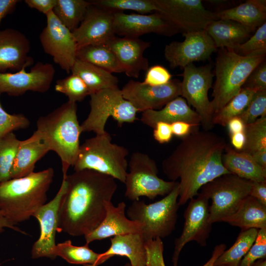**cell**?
I'll list each match as a JSON object with an SVG mask.
<instances>
[{
	"label": "cell",
	"instance_id": "obj_9",
	"mask_svg": "<svg viewBox=\"0 0 266 266\" xmlns=\"http://www.w3.org/2000/svg\"><path fill=\"white\" fill-rule=\"evenodd\" d=\"M124 184L125 196L132 201L140 197L153 200L159 196L168 194L178 184V181H165L159 177L158 168L155 161L148 154L134 152L131 156Z\"/></svg>",
	"mask_w": 266,
	"mask_h": 266
},
{
	"label": "cell",
	"instance_id": "obj_18",
	"mask_svg": "<svg viewBox=\"0 0 266 266\" xmlns=\"http://www.w3.org/2000/svg\"><path fill=\"white\" fill-rule=\"evenodd\" d=\"M26 68L14 73H0V94L17 97L29 91L43 93L49 89L55 73L52 64L39 62L30 71Z\"/></svg>",
	"mask_w": 266,
	"mask_h": 266
},
{
	"label": "cell",
	"instance_id": "obj_26",
	"mask_svg": "<svg viewBox=\"0 0 266 266\" xmlns=\"http://www.w3.org/2000/svg\"><path fill=\"white\" fill-rule=\"evenodd\" d=\"M49 151L36 131L29 138L20 140L10 171L11 178L23 177L34 172L36 163Z\"/></svg>",
	"mask_w": 266,
	"mask_h": 266
},
{
	"label": "cell",
	"instance_id": "obj_52",
	"mask_svg": "<svg viewBox=\"0 0 266 266\" xmlns=\"http://www.w3.org/2000/svg\"><path fill=\"white\" fill-rule=\"evenodd\" d=\"M18 0H0V25L2 20L15 10Z\"/></svg>",
	"mask_w": 266,
	"mask_h": 266
},
{
	"label": "cell",
	"instance_id": "obj_43",
	"mask_svg": "<svg viewBox=\"0 0 266 266\" xmlns=\"http://www.w3.org/2000/svg\"><path fill=\"white\" fill-rule=\"evenodd\" d=\"M266 116V91H256L244 111L238 117L246 125Z\"/></svg>",
	"mask_w": 266,
	"mask_h": 266
},
{
	"label": "cell",
	"instance_id": "obj_28",
	"mask_svg": "<svg viewBox=\"0 0 266 266\" xmlns=\"http://www.w3.org/2000/svg\"><path fill=\"white\" fill-rule=\"evenodd\" d=\"M218 19L236 21L251 33L266 22V1L247 0L232 8L216 12Z\"/></svg>",
	"mask_w": 266,
	"mask_h": 266
},
{
	"label": "cell",
	"instance_id": "obj_44",
	"mask_svg": "<svg viewBox=\"0 0 266 266\" xmlns=\"http://www.w3.org/2000/svg\"><path fill=\"white\" fill-rule=\"evenodd\" d=\"M266 259V229L258 230L256 239L239 266H252L257 260Z\"/></svg>",
	"mask_w": 266,
	"mask_h": 266
},
{
	"label": "cell",
	"instance_id": "obj_13",
	"mask_svg": "<svg viewBox=\"0 0 266 266\" xmlns=\"http://www.w3.org/2000/svg\"><path fill=\"white\" fill-rule=\"evenodd\" d=\"M46 26L39 35L44 51L67 73L76 60L77 47L72 32L58 19L53 11L46 15Z\"/></svg>",
	"mask_w": 266,
	"mask_h": 266
},
{
	"label": "cell",
	"instance_id": "obj_51",
	"mask_svg": "<svg viewBox=\"0 0 266 266\" xmlns=\"http://www.w3.org/2000/svg\"><path fill=\"white\" fill-rule=\"evenodd\" d=\"M170 125L173 135L181 138L188 135L194 128H197L184 121L175 122Z\"/></svg>",
	"mask_w": 266,
	"mask_h": 266
},
{
	"label": "cell",
	"instance_id": "obj_1",
	"mask_svg": "<svg viewBox=\"0 0 266 266\" xmlns=\"http://www.w3.org/2000/svg\"><path fill=\"white\" fill-rule=\"evenodd\" d=\"M227 145L225 139L219 135L194 128L163 161L162 170L167 178L172 181L179 180V206L198 196L206 183L230 173L222 161Z\"/></svg>",
	"mask_w": 266,
	"mask_h": 266
},
{
	"label": "cell",
	"instance_id": "obj_58",
	"mask_svg": "<svg viewBox=\"0 0 266 266\" xmlns=\"http://www.w3.org/2000/svg\"><path fill=\"white\" fill-rule=\"evenodd\" d=\"M252 266H266V259L258 260Z\"/></svg>",
	"mask_w": 266,
	"mask_h": 266
},
{
	"label": "cell",
	"instance_id": "obj_2",
	"mask_svg": "<svg viewBox=\"0 0 266 266\" xmlns=\"http://www.w3.org/2000/svg\"><path fill=\"white\" fill-rule=\"evenodd\" d=\"M63 178L67 188L60 205L57 232L85 236L104 218V202L111 201L117 189L115 179L90 169L75 171Z\"/></svg>",
	"mask_w": 266,
	"mask_h": 266
},
{
	"label": "cell",
	"instance_id": "obj_3",
	"mask_svg": "<svg viewBox=\"0 0 266 266\" xmlns=\"http://www.w3.org/2000/svg\"><path fill=\"white\" fill-rule=\"evenodd\" d=\"M54 171L48 167L0 183V211L12 224L29 220L47 200Z\"/></svg>",
	"mask_w": 266,
	"mask_h": 266
},
{
	"label": "cell",
	"instance_id": "obj_53",
	"mask_svg": "<svg viewBox=\"0 0 266 266\" xmlns=\"http://www.w3.org/2000/svg\"><path fill=\"white\" fill-rule=\"evenodd\" d=\"M227 127L229 133L230 135L244 131L245 124L241 119L237 116L233 117L228 122Z\"/></svg>",
	"mask_w": 266,
	"mask_h": 266
},
{
	"label": "cell",
	"instance_id": "obj_38",
	"mask_svg": "<svg viewBox=\"0 0 266 266\" xmlns=\"http://www.w3.org/2000/svg\"><path fill=\"white\" fill-rule=\"evenodd\" d=\"M244 133L245 143L241 151L251 155L257 151L266 150V116L245 125Z\"/></svg>",
	"mask_w": 266,
	"mask_h": 266
},
{
	"label": "cell",
	"instance_id": "obj_35",
	"mask_svg": "<svg viewBox=\"0 0 266 266\" xmlns=\"http://www.w3.org/2000/svg\"><path fill=\"white\" fill-rule=\"evenodd\" d=\"M90 1L84 0H57L52 11L61 23L72 32L83 19Z\"/></svg>",
	"mask_w": 266,
	"mask_h": 266
},
{
	"label": "cell",
	"instance_id": "obj_17",
	"mask_svg": "<svg viewBox=\"0 0 266 266\" xmlns=\"http://www.w3.org/2000/svg\"><path fill=\"white\" fill-rule=\"evenodd\" d=\"M67 188V182L63 178L60 188L55 197L41 206L33 215V217L39 223L40 235L32 246L33 259L47 257L54 260L57 257L55 236L58 225L59 210Z\"/></svg>",
	"mask_w": 266,
	"mask_h": 266
},
{
	"label": "cell",
	"instance_id": "obj_48",
	"mask_svg": "<svg viewBox=\"0 0 266 266\" xmlns=\"http://www.w3.org/2000/svg\"><path fill=\"white\" fill-rule=\"evenodd\" d=\"M153 134L155 140L159 143H168L173 136L171 125L163 122L157 123L153 129Z\"/></svg>",
	"mask_w": 266,
	"mask_h": 266
},
{
	"label": "cell",
	"instance_id": "obj_59",
	"mask_svg": "<svg viewBox=\"0 0 266 266\" xmlns=\"http://www.w3.org/2000/svg\"><path fill=\"white\" fill-rule=\"evenodd\" d=\"M124 266H132L130 263H127Z\"/></svg>",
	"mask_w": 266,
	"mask_h": 266
},
{
	"label": "cell",
	"instance_id": "obj_25",
	"mask_svg": "<svg viewBox=\"0 0 266 266\" xmlns=\"http://www.w3.org/2000/svg\"><path fill=\"white\" fill-rule=\"evenodd\" d=\"M109 249L101 254L102 263L115 256L127 257L132 266H146L145 241L141 233L116 235L110 238Z\"/></svg>",
	"mask_w": 266,
	"mask_h": 266
},
{
	"label": "cell",
	"instance_id": "obj_31",
	"mask_svg": "<svg viewBox=\"0 0 266 266\" xmlns=\"http://www.w3.org/2000/svg\"><path fill=\"white\" fill-rule=\"evenodd\" d=\"M71 73L82 79L88 87L90 95L107 88L118 86V78L112 73L78 59H76Z\"/></svg>",
	"mask_w": 266,
	"mask_h": 266
},
{
	"label": "cell",
	"instance_id": "obj_10",
	"mask_svg": "<svg viewBox=\"0 0 266 266\" xmlns=\"http://www.w3.org/2000/svg\"><path fill=\"white\" fill-rule=\"evenodd\" d=\"M251 185L252 181L232 173L222 175L203 185L199 193L211 200L209 222H223L234 213L249 196Z\"/></svg>",
	"mask_w": 266,
	"mask_h": 266
},
{
	"label": "cell",
	"instance_id": "obj_23",
	"mask_svg": "<svg viewBox=\"0 0 266 266\" xmlns=\"http://www.w3.org/2000/svg\"><path fill=\"white\" fill-rule=\"evenodd\" d=\"M104 205V218L96 229L84 236L86 243L118 235L142 232L143 226L141 223L126 217V204L124 202L115 206L111 201H105Z\"/></svg>",
	"mask_w": 266,
	"mask_h": 266
},
{
	"label": "cell",
	"instance_id": "obj_20",
	"mask_svg": "<svg viewBox=\"0 0 266 266\" xmlns=\"http://www.w3.org/2000/svg\"><path fill=\"white\" fill-rule=\"evenodd\" d=\"M114 14L91 3L80 25L72 32L77 49L89 45L105 44L114 37Z\"/></svg>",
	"mask_w": 266,
	"mask_h": 266
},
{
	"label": "cell",
	"instance_id": "obj_16",
	"mask_svg": "<svg viewBox=\"0 0 266 266\" xmlns=\"http://www.w3.org/2000/svg\"><path fill=\"white\" fill-rule=\"evenodd\" d=\"M181 81L171 79L160 86H151L130 80L121 89L123 98L130 102L138 112L159 110L180 96Z\"/></svg>",
	"mask_w": 266,
	"mask_h": 266
},
{
	"label": "cell",
	"instance_id": "obj_46",
	"mask_svg": "<svg viewBox=\"0 0 266 266\" xmlns=\"http://www.w3.org/2000/svg\"><path fill=\"white\" fill-rule=\"evenodd\" d=\"M242 88H247L256 91H266V60L258 65L252 71Z\"/></svg>",
	"mask_w": 266,
	"mask_h": 266
},
{
	"label": "cell",
	"instance_id": "obj_33",
	"mask_svg": "<svg viewBox=\"0 0 266 266\" xmlns=\"http://www.w3.org/2000/svg\"><path fill=\"white\" fill-rule=\"evenodd\" d=\"M258 230H241L233 244L225 250L215 261L214 266H239L254 242Z\"/></svg>",
	"mask_w": 266,
	"mask_h": 266
},
{
	"label": "cell",
	"instance_id": "obj_8",
	"mask_svg": "<svg viewBox=\"0 0 266 266\" xmlns=\"http://www.w3.org/2000/svg\"><path fill=\"white\" fill-rule=\"evenodd\" d=\"M90 96V111L80 125L82 133L93 132L97 135L105 133V127L110 117L119 127L137 120V110L123 98L118 86L100 91Z\"/></svg>",
	"mask_w": 266,
	"mask_h": 266
},
{
	"label": "cell",
	"instance_id": "obj_29",
	"mask_svg": "<svg viewBox=\"0 0 266 266\" xmlns=\"http://www.w3.org/2000/svg\"><path fill=\"white\" fill-rule=\"evenodd\" d=\"M217 48L233 49L246 41L251 32L240 23L231 20L218 19L205 30Z\"/></svg>",
	"mask_w": 266,
	"mask_h": 266
},
{
	"label": "cell",
	"instance_id": "obj_39",
	"mask_svg": "<svg viewBox=\"0 0 266 266\" xmlns=\"http://www.w3.org/2000/svg\"><path fill=\"white\" fill-rule=\"evenodd\" d=\"M20 141L13 132L0 139V183L11 179L10 171Z\"/></svg>",
	"mask_w": 266,
	"mask_h": 266
},
{
	"label": "cell",
	"instance_id": "obj_34",
	"mask_svg": "<svg viewBox=\"0 0 266 266\" xmlns=\"http://www.w3.org/2000/svg\"><path fill=\"white\" fill-rule=\"evenodd\" d=\"M56 255L71 264L98 266L102 263L101 254L91 250L89 244L85 243L81 246H74L70 240L56 245Z\"/></svg>",
	"mask_w": 266,
	"mask_h": 266
},
{
	"label": "cell",
	"instance_id": "obj_45",
	"mask_svg": "<svg viewBox=\"0 0 266 266\" xmlns=\"http://www.w3.org/2000/svg\"><path fill=\"white\" fill-rule=\"evenodd\" d=\"M147 255L146 266H165L164 258V244L161 238L145 241Z\"/></svg>",
	"mask_w": 266,
	"mask_h": 266
},
{
	"label": "cell",
	"instance_id": "obj_57",
	"mask_svg": "<svg viewBox=\"0 0 266 266\" xmlns=\"http://www.w3.org/2000/svg\"><path fill=\"white\" fill-rule=\"evenodd\" d=\"M251 156L258 164L266 168V150L257 151Z\"/></svg>",
	"mask_w": 266,
	"mask_h": 266
},
{
	"label": "cell",
	"instance_id": "obj_41",
	"mask_svg": "<svg viewBox=\"0 0 266 266\" xmlns=\"http://www.w3.org/2000/svg\"><path fill=\"white\" fill-rule=\"evenodd\" d=\"M30 125L29 120L24 115L8 113L0 102V139L14 131L27 129Z\"/></svg>",
	"mask_w": 266,
	"mask_h": 266
},
{
	"label": "cell",
	"instance_id": "obj_50",
	"mask_svg": "<svg viewBox=\"0 0 266 266\" xmlns=\"http://www.w3.org/2000/svg\"><path fill=\"white\" fill-rule=\"evenodd\" d=\"M249 195L266 206V181H252Z\"/></svg>",
	"mask_w": 266,
	"mask_h": 266
},
{
	"label": "cell",
	"instance_id": "obj_60",
	"mask_svg": "<svg viewBox=\"0 0 266 266\" xmlns=\"http://www.w3.org/2000/svg\"></svg>",
	"mask_w": 266,
	"mask_h": 266
},
{
	"label": "cell",
	"instance_id": "obj_40",
	"mask_svg": "<svg viewBox=\"0 0 266 266\" xmlns=\"http://www.w3.org/2000/svg\"><path fill=\"white\" fill-rule=\"evenodd\" d=\"M55 89L65 95L70 101H82L90 95L88 87L78 75L71 73L69 76L56 81Z\"/></svg>",
	"mask_w": 266,
	"mask_h": 266
},
{
	"label": "cell",
	"instance_id": "obj_54",
	"mask_svg": "<svg viewBox=\"0 0 266 266\" xmlns=\"http://www.w3.org/2000/svg\"><path fill=\"white\" fill-rule=\"evenodd\" d=\"M231 142L236 150L241 151L245 143V135L244 131L230 135Z\"/></svg>",
	"mask_w": 266,
	"mask_h": 266
},
{
	"label": "cell",
	"instance_id": "obj_49",
	"mask_svg": "<svg viewBox=\"0 0 266 266\" xmlns=\"http://www.w3.org/2000/svg\"><path fill=\"white\" fill-rule=\"evenodd\" d=\"M27 5L37 10L45 15L52 11L57 3V0H25Z\"/></svg>",
	"mask_w": 266,
	"mask_h": 266
},
{
	"label": "cell",
	"instance_id": "obj_5",
	"mask_svg": "<svg viewBox=\"0 0 266 266\" xmlns=\"http://www.w3.org/2000/svg\"><path fill=\"white\" fill-rule=\"evenodd\" d=\"M266 51H259L246 56L233 49L220 48L215 63V80L211 101L214 116L238 94L255 67L266 60Z\"/></svg>",
	"mask_w": 266,
	"mask_h": 266
},
{
	"label": "cell",
	"instance_id": "obj_22",
	"mask_svg": "<svg viewBox=\"0 0 266 266\" xmlns=\"http://www.w3.org/2000/svg\"><path fill=\"white\" fill-rule=\"evenodd\" d=\"M105 44L114 53L127 76L137 78L141 71L148 69L149 61L143 53L150 46L149 42L115 36Z\"/></svg>",
	"mask_w": 266,
	"mask_h": 266
},
{
	"label": "cell",
	"instance_id": "obj_56",
	"mask_svg": "<svg viewBox=\"0 0 266 266\" xmlns=\"http://www.w3.org/2000/svg\"><path fill=\"white\" fill-rule=\"evenodd\" d=\"M7 228L12 229L17 232L26 234L27 233L21 230L18 227L10 222L2 214L0 211V233L4 231V228Z\"/></svg>",
	"mask_w": 266,
	"mask_h": 266
},
{
	"label": "cell",
	"instance_id": "obj_47",
	"mask_svg": "<svg viewBox=\"0 0 266 266\" xmlns=\"http://www.w3.org/2000/svg\"><path fill=\"white\" fill-rule=\"evenodd\" d=\"M171 77V74L166 68L156 65L149 67L146 70L142 82L151 86H160L169 82Z\"/></svg>",
	"mask_w": 266,
	"mask_h": 266
},
{
	"label": "cell",
	"instance_id": "obj_19",
	"mask_svg": "<svg viewBox=\"0 0 266 266\" xmlns=\"http://www.w3.org/2000/svg\"><path fill=\"white\" fill-rule=\"evenodd\" d=\"M114 31L115 35L131 38L150 33L170 36L180 33L164 15L157 11L150 14L115 12Z\"/></svg>",
	"mask_w": 266,
	"mask_h": 266
},
{
	"label": "cell",
	"instance_id": "obj_15",
	"mask_svg": "<svg viewBox=\"0 0 266 266\" xmlns=\"http://www.w3.org/2000/svg\"><path fill=\"white\" fill-rule=\"evenodd\" d=\"M183 41H172L164 49L166 60L172 68H184L195 62L209 59L217 48L205 30L183 33Z\"/></svg>",
	"mask_w": 266,
	"mask_h": 266
},
{
	"label": "cell",
	"instance_id": "obj_24",
	"mask_svg": "<svg viewBox=\"0 0 266 266\" xmlns=\"http://www.w3.org/2000/svg\"><path fill=\"white\" fill-rule=\"evenodd\" d=\"M140 120L145 125L153 129L159 122L171 124L177 121H184L195 127L200 125L199 115L181 96L172 100L160 109L143 112Z\"/></svg>",
	"mask_w": 266,
	"mask_h": 266
},
{
	"label": "cell",
	"instance_id": "obj_36",
	"mask_svg": "<svg viewBox=\"0 0 266 266\" xmlns=\"http://www.w3.org/2000/svg\"><path fill=\"white\" fill-rule=\"evenodd\" d=\"M256 91L242 88L239 93L232 98L213 118V124L226 127L231 119L240 115L246 109Z\"/></svg>",
	"mask_w": 266,
	"mask_h": 266
},
{
	"label": "cell",
	"instance_id": "obj_14",
	"mask_svg": "<svg viewBox=\"0 0 266 266\" xmlns=\"http://www.w3.org/2000/svg\"><path fill=\"white\" fill-rule=\"evenodd\" d=\"M208 200L199 193L196 198L189 200L184 213L182 232L174 241L172 258L173 266H177L180 253L187 243L194 241L201 246L206 245L212 225L209 221Z\"/></svg>",
	"mask_w": 266,
	"mask_h": 266
},
{
	"label": "cell",
	"instance_id": "obj_6",
	"mask_svg": "<svg viewBox=\"0 0 266 266\" xmlns=\"http://www.w3.org/2000/svg\"><path fill=\"white\" fill-rule=\"evenodd\" d=\"M128 150L112 143L110 134L97 135L80 146L72 167L74 171L90 169L106 174L124 183L127 174Z\"/></svg>",
	"mask_w": 266,
	"mask_h": 266
},
{
	"label": "cell",
	"instance_id": "obj_21",
	"mask_svg": "<svg viewBox=\"0 0 266 266\" xmlns=\"http://www.w3.org/2000/svg\"><path fill=\"white\" fill-rule=\"evenodd\" d=\"M30 41L20 31L14 29L0 31V73L9 69L19 71L33 63V59L28 55Z\"/></svg>",
	"mask_w": 266,
	"mask_h": 266
},
{
	"label": "cell",
	"instance_id": "obj_11",
	"mask_svg": "<svg viewBox=\"0 0 266 266\" xmlns=\"http://www.w3.org/2000/svg\"><path fill=\"white\" fill-rule=\"evenodd\" d=\"M183 80L180 83V96L188 105L192 106L200 118V125L204 131H209L214 127V116L208 92L212 87L214 74L211 66H196L190 64L183 68Z\"/></svg>",
	"mask_w": 266,
	"mask_h": 266
},
{
	"label": "cell",
	"instance_id": "obj_12",
	"mask_svg": "<svg viewBox=\"0 0 266 266\" xmlns=\"http://www.w3.org/2000/svg\"><path fill=\"white\" fill-rule=\"evenodd\" d=\"M158 12L183 33L205 30L218 20L216 12L206 9L200 0H154Z\"/></svg>",
	"mask_w": 266,
	"mask_h": 266
},
{
	"label": "cell",
	"instance_id": "obj_37",
	"mask_svg": "<svg viewBox=\"0 0 266 266\" xmlns=\"http://www.w3.org/2000/svg\"><path fill=\"white\" fill-rule=\"evenodd\" d=\"M91 3L99 7L114 12L132 10L139 14L158 12L154 0H94Z\"/></svg>",
	"mask_w": 266,
	"mask_h": 266
},
{
	"label": "cell",
	"instance_id": "obj_32",
	"mask_svg": "<svg viewBox=\"0 0 266 266\" xmlns=\"http://www.w3.org/2000/svg\"><path fill=\"white\" fill-rule=\"evenodd\" d=\"M76 59L102 68L111 73H123L116 56L106 44L89 45L77 49Z\"/></svg>",
	"mask_w": 266,
	"mask_h": 266
},
{
	"label": "cell",
	"instance_id": "obj_30",
	"mask_svg": "<svg viewBox=\"0 0 266 266\" xmlns=\"http://www.w3.org/2000/svg\"><path fill=\"white\" fill-rule=\"evenodd\" d=\"M223 222L241 230L266 229V206L249 195L243 200L235 212Z\"/></svg>",
	"mask_w": 266,
	"mask_h": 266
},
{
	"label": "cell",
	"instance_id": "obj_4",
	"mask_svg": "<svg viewBox=\"0 0 266 266\" xmlns=\"http://www.w3.org/2000/svg\"><path fill=\"white\" fill-rule=\"evenodd\" d=\"M76 102L68 100L36 121V132L50 151H54L62 162L63 177L73 166L80 148L82 133L77 115Z\"/></svg>",
	"mask_w": 266,
	"mask_h": 266
},
{
	"label": "cell",
	"instance_id": "obj_42",
	"mask_svg": "<svg viewBox=\"0 0 266 266\" xmlns=\"http://www.w3.org/2000/svg\"><path fill=\"white\" fill-rule=\"evenodd\" d=\"M239 55L246 56L259 51H266V22L258 28L249 39L233 49Z\"/></svg>",
	"mask_w": 266,
	"mask_h": 266
},
{
	"label": "cell",
	"instance_id": "obj_55",
	"mask_svg": "<svg viewBox=\"0 0 266 266\" xmlns=\"http://www.w3.org/2000/svg\"><path fill=\"white\" fill-rule=\"evenodd\" d=\"M226 245L224 243H220L215 246L212 252L211 257L202 266H214L215 261L226 250Z\"/></svg>",
	"mask_w": 266,
	"mask_h": 266
},
{
	"label": "cell",
	"instance_id": "obj_7",
	"mask_svg": "<svg viewBox=\"0 0 266 266\" xmlns=\"http://www.w3.org/2000/svg\"><path fill=\"white\" fill-rule=\"evenodd\" d=\"M179 186L162 199L146 204L141 200L133 201L127 210L129 219L138 221L143 227L142 234L145 241L169 236L175 230L179 208Z\"/></svg>",
	"mask_w": 266,
	"mask_h": 266
},
{
	"label": "cell",
	"instance_id": "obj_27",
	"mask_svg": "<svg viewBox=\"0 0 266 266\" xmlns=\"http://www.w3.org/2000/svg\"><path fill=\"white\" fill-rule=\"evenodd\" d=\"M223 166L230 173L251 181H266V168L247 153L227 145L222 155Z\"/></svg>",
	"mask_w": 266,
	"mask_h": 266
}]
</instances>
